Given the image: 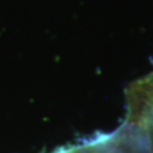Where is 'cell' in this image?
<instances>
[{
	"label": "cell",
	"mask_w": 153,
	"mask_h": 153,
	"mask_svg": "<svg viewBox=\"0 0 153 153\" xmlns=\"http://www.w3.org/2000/svg\"><path fill=\"white\" fill-rule=\"evenodd\" d=\"M51 153H150V150L141 133L124 121L112 133L99 134L90 140L60 148Z\"/></svg>",
	"instance_id": "1"
}]
</instances>
